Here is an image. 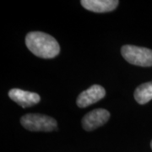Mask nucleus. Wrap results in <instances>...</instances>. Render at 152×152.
<instances>
[{"instance_id":"nucleus-1","label":"nucleus","mask_w":152,"mask_h":152,"mask_svg":"<svg viewBox=\"0 0 152 152\" xmlns=\"http://www.w3.org/2000/svg\"><path fill=\"white\" fill-rule=\"evenodd\" d=\"M27 48L38 58H53L59 54L60 47L53 37L42 31H31L26 37Z\"/></svg>"},{"instance_id":"nucleus-2","label":"nucleus","mask_w":152,"mask_h":152,"mask_svg":"<svg viewBox=\"0 0 152 152\" xmlns=\"http://www.w3.org/2000/svg\"><path fill=\"white\" fill-rule=\"evenodd\" d=\"M21 125L27 130L33 132H51L58 128L57 121L47 115L39 113H28L20 119Z\"/></svg>"},{"instance_id":"nucleus-3","label":"nucleus","mask_w":152,"mask_h":152,"mask_svg":"<svg viewBox=\"0 0 152 152\" xmlns=\"http://www.w3.org/2000/svg\"><path fill=\"white\" fill-rule=\"evenodd\" d=\"M121 53L127 62L140 67H151L152 50L134 45H124L121 48Z\"/></svg>"},{"instance_id":"nucleus-4","label":"nucleus","mask_w":152,"mask_h":152,"mask_svg":"<svg viewBox=\"0 0 152 152\" xmlns=\"http://www.w3.org/2000/svg\"><path fill=\"white\" fill-rule=\"evenodd\" d=\"M110 118V113L103 108L92 110L88 113L82 118L83 129L86 131L95 130L99 127L104 125Z\"/></svg>"},{"instance_id":"nucleus-5","label":"nucleus","mask_w":152,"mask_h":152,"mask_svg":"<svg viewBox=\"0 0 152 152\" xmlns=\"http://www.w3.org/2000/svg\"><path fill=\"white\" fill-rule=\"evenodd\" d=\"M106 91L100 85H93L89 89L82 91L77 98L76 103L79 107L85 108L96 103L105 97Z\"/></svg>"},{"instance_id":"nucleus-6","label":"nucleus","mask_w":152,"mask_h":152,"mask_svg":"<svg viewBox=\"0 0 152 152\" xmlns=\"http://www.w3.org/2000/svg\"><path fill=\"white\" fill-rule=\"evenodd\" d=\"M9 96L11 100H13L15 102H16L24 108L32 107L39 103V102L41 101V97L37 93L23 91L17 88L11 89L9 91Z\"/></svg>"},{"instance_id":"nucleus-7","label":"nucleus","mask_w":152,"mask_h":152,"mask_svg":"<svg viewBox=\"0 0 152 152\" xmlns=\"http://www.w3.org/2000/svg\"><path fill=\"white\" fill-rule=\"evenodd\" d=\"M81 5L95 13H107L113 11L119 4L118 0H81Z\"/></svg>"},{"instance_id":"nucleus-8","label":"nucleus","mask_w":152,"mask_h":152,"mask_svg":"<svg viewBox=\"0 0 152 152\" xmlns=\"http://www.w3.org/2000/svg\"><path fill=\"white\" fill-rule=\"evenodd\" d=\"M135 101L140 105L148 103L152 100V81L144 83L137 87L134 93Z\"/></svg>"},{"instance_id":"nucleus-9","label":"nucleus","mask_w":152,"mask_h":152,"mask_svg":"<svg viewBox=\"0 0 152 152\" xmlns=\"http://www.w3.org/2000/svg\"><path fill=\"white\" fill-rule=\"evenodd\" d=\"M151 149H152V140L151 142Z\"/></svg>"}]
</instances>
